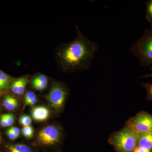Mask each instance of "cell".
I'll return each instance as SVG.
<instances>
[{"label": "cell", "mask_w": 152, "mask_h": 152, "mask_svg": "<svg viewBox=\"0 0 152 152\" xmlns=\"http://www.w3.org/2000/svg\"><path fill=\"white\" fill-rule=\"evenodd\" d=\"M10 77L2 71H0V91L6 88L10 83Z\"/></svg>", "instance_id": "cell-12"}, {"label": "cell", "mask_w": 152, "mask_h": 152, "mask_svg": "<svg viewBox=\"0 0 152 152\" xmlns=\"http://www.w3.org/2000/svg\"><path fill=\"white\" fill-rule=\"evenodd\" d=\"M22 133L23 135L27 139L32 137L34 135V130L31 126H23L22 128Z\"/></svg>", "instance_id": "cell-14"}, {"label": "cell", "mask_w": 152, "mask_h": 152, "mask_svg": "<svg viewBox=\"0 0 152 152\" xmlns=\"http://www.w3.org/2000/svg\"><path fill=\"white\" fill-rule=\"evenodd\" d=\"M19 122L23 127L26 126H31L32 120L29 116L27 115H23L20 117Z\"/></svg>", "instance_id": "cell-17"}, {"label": "cell", "mask_w": 152, "mask_h": 152, "mask_svg": "<svg viewBox=\"0 0 152 152\" xmlns=\"http://www.w3.org/2000/svg\"><path fill=\"white\" fill-rule=\"evenodd\" d=\"M133 152H151L148 150L142 148H140V147H137L134 150Z\"/></svg>", "instance_id": "cell-24"}, {"label": "cell", "mask_w": 152, "mask_h": 152, "mask_svg": "<svg viewBox=\"0 0 152 152\" xmlns=\"http://www.w3.org/2000/svg\"><path fill=\"white\" fill-rule=\"evenodd\" d=\"M48 83V79L46 76L40 75L35 77L33 80L32 85H42Z\"/></svg>", "instance_id": "cell-16"}, {"label": "cell", "mask_w": 152, "mask_h": 152, "mask_svg": "<svg viewBox=\"0 0 152 152\" xmlns=\"http://www.w3.org/2000/svg\"><path fill=\"white\" fill-rule=\"evenodd\" d=\"M7 134L9 138L11 140H15L18 138V137L16 136L10 129H9L7 131Z\"/></svg>", "instance_id": "cell-21"}, {"label": "cell", "mask_w": 152, "mask_h": 152, "mask_svg": "<svg viewBox=\"0 0 152 152\" xmlns=\"http://www.w3.org/2000/svg\"><path fill=\"white\" fill-rule=\"evenodd\" d=\"M145 18L152 27V0L147 1L145 4Z\"/></svg>", "instance_id": "cell-13"}, {"label": "cell", "mask_w": 152, "mask_h": 152, "mask_svg": "<svg viewBox=\"0 0 152 152\" xmlns=\"http://www.w3.org/2000/svg\"><path fill=\"white\" fill-rule=\"evenodd\" d=\"M3 115L7 121L8 126H10L13 124L15 122V117L13 115L11 114H6Z\"/></svg>", "instance_id": "cell-18"}, {"label": "cell", "mask_w": 152, "mask_h": 152, "mask_svg": "<svg viewBox=\"0 0 152 152\" xmlns=\"http://www.w3.org/2000/svg\"><path fill=\"white\" fill-rule=\"evenodd\" d=\"M0 124L3 127L5 128L8 126L7 124L3 115H1L0 119Z\"/></svg>", "instance_id": "cell-23"}, {"label": "cell", "mask_w": 152, "mask_h": 152, "mask_svg": "<svg viewBox=\"0 0 152 152\" xmlns=\"http://www.w3.org/2000/svg\"><path fill=\"white\" fill-rule=\"evenodd\" d=\"M130 53L142 67H152V27L144 30L142 35L131 46Z\"/></svg>", "instance_id": "cell-2"}, {"label": "cell", "mask_w": 152, "mask_h": 152, "mask_svg": "<svg viewBox=\"0 0 152 152\" xmlns=\"http://www.w3.org/2000/svg\"><path fill=\"white\" fill-rule=\"evenodd\" d=\"M1 134H0V141H1Z\"/></svg>", "instance_id": "cell-28"}, {"label": "cell", "mask_w": 152, "mask_h": 152, "mask_svg": "<svg viewBox=\"0 0 152 152\" xmlns=\"http://www.w3.org/2000/svg\"><path fill=\"white\" fill-rule=\"evenodd\" d=\"M9 129H10L16 136H17V137H18L20 135V130L19 129V128H17L16 127L13 126L12 127Z\"/></svg>", "instance_id": "cell-22"}, {"label": "cell", "mask_w": 152, "mask_h": 152, "mask_svg": "<svg viewBox=\"0 0 152 152\" xmlns=\"http://www.w3.org/2000/svg\"><path fill=\"white\" fill-rule=\"evenodd\" d=\"M141 84L145 90L147 100L152 102V83H144Z\"/></svg>", "instance_id": "cell-15"}, {"label": "cell", "mask_w": 152, "mask_h": 152, "mask_svg": "<svg viewBox=\"0 0 152 152\" xmlns=\"http://www.w3.org/2000/svg\"><path fill=\"white\" fill-rule=\"evenodd\" d=\"M3 105L7 110L10 111L16 108L18 105V102L16 99L11 95H7L4 99Z\"/></svg>", "instance_id": "cell-10"}, {"label": "cell", "mask_w": 152, "mask_h": 152, "mask_svg": "<svg viewBox=\"0 0 152 152\" xmlns=\"http://www.w3.org/2000/svg\"><path fill=\"white\" fill-rule=\"evenodd\" d=\"M138 137L139 134L126 125L122 129L112 134L108 142L117 152H133L137 147Z\"/></svg>", "instance_id": "cell-3"}, {"label": "cell", "mask_w": 152, "mask_h": 152, "mask_svg": "<svg viewBox=\"0 0 152 152\" xmlns=\"http://www.w3.org/2000/svg\"><path fill=\"white\" fill-rule=\"evenodd\" d=\"M3 92L2 91H0V96H2L3 94Z\"/></svg>", "instance_id": "cell-27"}, {"label": "cell", "mask_w": 152, "mask_h": 152, "mask_svg": "<svg viewBox=\"0 0 152 152\" xmlns=\"http://www.w3.org/2000/svg\"><path fill=\"white\" fill-rule=\"evenodd\" d=\"M36 98L37 96L34 93L31 91L28 92L26 93L25 96V103L29 101L32 100Z\"/></svg>", "instance_id": "cell-19"}, {"label": "cell", "mask_w": 152, "mask_h": 152, "mask_svg": "<svg viewBox=\"0 0 152 152\" xmlns=\"http://www.w3.org/2000/svg\"><path fill=\"white\" fill-rule=\"evenodd\" d=\"M28 82V79L24 77L17 79L11 85V91L15 94H23L24 92L26 86Z\"/></svg>", "instance_id": "cell-9"}, {"label": "cell", "mask_w": 152, "mask_h": 152, "mask_svg": "<svg viewBox=\"0 0 152 152\" xmlns=\"http://www.w3.org/2000/svg\"><path fill=\"white\" fill-rule=\"evenodd\" d=\"M150 69L151 70V72L147 74V75H145L141 76L140 77V78H152V67H150Z\"/></svg>", "instance_id": "cell-26"}, {"label": "cell", "mask_w": 152, "mask_h": 152, "mask_svg": "<svg viewBox=\"0 0 152 152\" xmlns=\"http://www.w3.org/2000/svg\"><path fill=\"white\" fill-rule=\"evenodd\" d=\"M67 95L66 90L59 85H54L47 96L49 103L56 109H61Z\"/></svg>", "instance_id": "cell-5"}, {"label": "cell", "mask_w": 152, "mask_h": 152, "mask_svg": "<svg viewBox=\"0 0 152 152\" xmlns=\"http://www.w3.org/2000/svg\"><path fill=\"white\" fill-rule=\"evenodd\" d=\"M7 152H33V151L26 145L18 144L9 146Z\"/></svg>", "instance_id": "cell-11"}, {"label": "cell", "mask_w": 152, "mask_h": 152, "mask_svg": "<svg viewBox=\"0 0 152 152\" xmlns=\"http://www.w3.org/2000/svg\"><path fill=\"white\" fill-rule=\"evenodd\" d=\"M48 83L44 84L42 85L36 84L33 85V87L37 90H42L45 89L48 86Z\"/></svg>", "instance_id": "cell-20"}, {"label": "cell", "mask_w": 152, "mask_h": 152, "mask_svg": "<svg viewBox=\"0 0 152 152\" xmlns=\"http://www.w3.org/2000/svg\"><path fill=\"white\" fill-rule=\"evenodd\" d=\"M138 134L152 132V115L145 111H141L132 117L126 124Z\"/></svg>", "instance_id": "cell-4"}, {"label": "cell", "mask_w": 152, "mask_h": 152, "mask_svg": "<svg viewBox=\"0 0 152 152\" xmlns=\"http://www.w3.org/2000/svg\"><path fill=\"white\" fill-rule=\"evenodd\" d=\"M137 147L152 152V132L139 134Z\"/></svg>", "instance_id": "cell-8"}, {"label": "cell", "mask_w": 152, "mask_h": 152, "mask_svg": "<svg viewBox=\"0 0 152 152\" xmlns=\"http://www.w3.org/2000/svg\"><path fill=\"white\" fill-rule=\"evenodd\" d=\"M32 116L37 121H44L48 118L50 111L48 108L44 106H38L33 108Z\"/></svg>", "instance_id": "cell-7"}, {"label": "cell", "mask_w": 152, "mask_h": 152, "mask_svg": "<svg viewBox=\"0 0 152 152\" xmlns=\"http://www.w3.org/2000/svg\"><path fill=\"white\" fill-rule=\"evenodd\" d=\"M76 31L75 39L59 46L56 51L58 66L66 72L88 70L99 47L98 43L84 35L77 26Z\"/></svg>", "instance_id": "cell-1"}, {"label": "cell", "mask_w": 152, "mask_h": 152, "mask_svg": "<svg viewBox=\"0 0 152 152\" xmlns=\"http://www.w3.org/2000/svg\"><path fill=\"white\" fill-rule=\"evenodd\" d=\"M37 102V98H36V99L29 101V102L26 103H26V105L33 106Z\"/></svg>", "instance_id": "cell-25"}, {"label": "cell", "mask_w": 152, "mask_h": 152, "mask_svg": "<svg viewBox=\"0 0 152 152\" xmlns=\"http://www.w3.org/2000/svg\"><path fill=\"white\" fill-rule=\"evenodd\" d=\"M60 139L59 131L54 126H50L39 131L38 134L39 141L43 145H53L58 142Z\"/></svg>", "instance_id": "cell-6"}]
</instances>
